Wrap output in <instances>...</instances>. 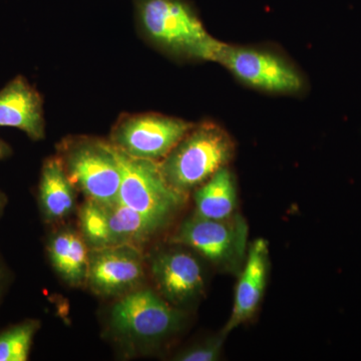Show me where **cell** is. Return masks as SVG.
<instances>
[{
  "label": "cell",
  "instance_id": "20",
  "mask_svg": "<svg viewBox=\"0 0 361 361\" xmlns=\"http://www.w3.org/2000/svg\"><path fill=\"white\" fill-rule=\"evenodd\" d=\"M11 149L6 142L0 139V160L6 159L7 157L11 156Z\"/></svg>",
  "mask_w": 361,
  "mask_h": 361
},
{
  "label": "cell",
  "instance_id": "1",
  "mask_svg": "<svg viewBox=\"0 0 361 361\" xmlns=\"http://www.w3.org/2000/svg\"><path fill=\"white\" fill-rule=\"evenodd\" d=\"M137 23L149 42L178 59L214 61L224 42L214 39L188 0H134Z\"/></svg>",
  "mask_w": 361,
  "mask_h": 361
},
{
  "label": "cell",
  "instance_id": "9",
  "mask_svg": "<svg viewBox=\"0 0 361 361\" xmlns=\"http://www.w3.org/2000/svg\"><path fill=\"white\" fill-rule=\"evenodd\" d=\"M144 278V262L137 247L90 249L87 284L97 295H125L137 289Z\"/></svg>",
  "mask_w": 361,
  "mask_h": 361
},
{
  "label": "cell",
  "instance_id": "16",
  "mask_svg": "<svg viewBox=\"0 0 361 361\" xmlns=\"http://www.w3.org/2000/svg\"><path fill=\"white\" fill-rule=\"evenodd\" d=\"M196 215L222 220L234 215L237 206L234 176L227 167L221 168L195 193Z\"/></svg>",
  "mask_w": 361,
  "mask_h": 361
},
{
  "label": "cell",
  "instance_id": "2",
  "mask_svg": "<svg viewBox=\"0 0 361 361\" xmlns=\"http://www.w3.org/2000/svg\"><path fill=\"white\" fill-rule=\"evenodd\" d=\"M231 135L214 122L195 125L160 161L164 177L176 191L187 195L207 182L234 156Z\"/></svg>",
  "mask_w": 361,
  "mask_h": 361
},
{
  "label": "cell",
  "instance_id": "4",
  "mask_svg": "<svg viewBox=\"0 0 361 361\" xmlns=\"http://www.w3.org/2000/svg\"><path fill=\"white\" fill-rule=\"evenodd\" d=\"M61 159L71 184L87 200L99 203L118 201L122 168L118 151L111 142L75 140L66 147Z\"/></svg>",
  "mask_w": 361,
  "mask_h": 361
},
{
  "label": "cell",
  "instance_id": "12",
  "mask_svg": "<svg viewBox=\"0 0 361 361\" xmlns=\"http://www.w3.org/2000/svg\"><path fill=\"white\" fill-rule=\"evenodd\" d=\"M0 127L20 129L35 141L44 137L42 97L21 75L0 90Z\"/></svg>",
  "mask_w": 361,
  "mask_h": 361
},
{
  "label": "cell",
  "instance_id": "19",
  "mask_svg": "<svg viewBox=\"0 0 361 361\" xmlns=\"http://www.w3.org/2000/svg\"><path fill=\"white\" fill-rule=\"evenodd\" d=\"M226 334L220 332L219 336L209 338L190 348L185 349L174 360L178 361H215L219 360L222 353Z\"/></svg>",
  "mask_w": 361,
  "mask_h": 361
},
{
  "label": "cell",
  "instance_id": "13",
  "mask_svg": "<svg viewBox=\"0 0 361 361\" xmlns=\"http://www.w3.org/2000/svg\"><path fill=\"white\" fill-rule=\"evenodd\" d=\"M75 189L61 159H47L42 166L39 182L40 209L45 219L59 222L73 213L75 207Z\"/></svg>",
  "mask_w": 361,
  "mask_h": 361
},
{
  "label": "cell",
  "instance_id": "10",
  "mask_svg": "<svg viewBox=\"0 0 361 361\" xmlns=\"http://www.w3.org/2000/svg\"><path fill=\"white\" fill-rule=\"evenodd\" d=\"M151 272L161 296L174 306L191 302L203 293V268L188 252H160L151 261Z\"/></svg>",
  "mask_w": 361,
  "mask_h": 361
},
{
  "label": "cell",
  "instance_id": "21",
  "mask_svg": "<svg viewBox=\"0 0 361 361\" xmlns=\"http://www.w3.org/2000/svg\"><path fill=\"white\" fill-rule=\"evenodd\" d=\"M1 280H2L1 271H0V286H1Z\"/></svg>",
  "mask_w": 361,
  "mask_h": 361
},
{
  "label": "cell",
  "instance_id": "3",
  "mask_svg": "<svg viewBox=\"0 0 361 361\" xmlns=\"http://www.w3.org/2000/svg\"><path fill=\"white\" fill-rule=\"evenodd\" d=\"M216 63L252 89L278 94H298L305 78L295 63L272 49L223 44Z\"/></svg>",
  "mask_w": 361,
  "mask_h": 361
},
{
  "label": "cell",
  "instance_id": "17",
  "mask_svg": "<svg viewBox=\"0 0 361 361\" xmlns=\"http://www.w3.org/2000/svg\"><path fill=\"white\" fill-rule=\"evenodd\" d=\"M80 226L90 249L111 247L104 203L85 201L80 210Z\"/></svg>",
  "mask_w": 361,
  "mask_h": 361
},
{
  "label": "cell",
  "instance_id": "5",
  "mask_svg": "<svg viewBox=\"0 0 361 361\" xmlns=\"http://www.w3.org/2000/svg\"><path fill=\"white\" fill-rule=\"evenodd\" d=\"M182 313L151 289H135L111 310L110 326L116 336L133 343H152L177 331Z\"/></svg>",
  "mask_w": 361,
  "mask_h": 361
},
{
  "label": "cell",
  "instance_id": "15",
  "mask_svg": "<svg viewBox=\"0 0 361 361\" xmlns=\"http://www.w3.org/2000/svg\"><path fill=\"white\" fill-rule=\"evenodd\" d=\"M111 245L135 246L144 243L163 227L159 221L137 212L121 202L104 203Z\"/></svg>",
  "mask_w": 361,
  "mask_h": 361
},
{
  "label": "cell",
  "instance_id": "7",
  "mask_svg": "<svg viewBox=\"0 0 361 361\" xmlns=\"http://www.w3.org/2000/svg\"><path fill=\"white\" fill-rule=\"evenodd\" d=\"M248 234V225L239 214L222 220L195 214L182 223L172 240L198 252L214 265L234 271L245 262Z\"/></svg>",
  "mask_w": 361,
  "mask_h": 361
},
{
  "label": "cell",
  "instance_id": "11",
  "mask_svg": "<svg viewBox=\"0 0 361 361\" xmlns=\"http://www.w3.org/2000/svg\"><path fill=\"white\" fill-rule=\"evenodd\" d=\"M268 270L269 246L264 239L255 240L247 250L245 262L235 291L232 313L221 331L226 336L251 319L258 310L264 295Z\"/></svg>",
  "mask_w": 361,
  "mask_h": 361
},
{
  "label": "cell",
  "instance_id": "18",
  "mask_svg": "<svg viewBox=\"0 0 361 361\" xmlns=\"http://www.w3.org/2000/svg\"><path fill=\"white\" fill-rule=\"evenodd\" d=\"M39 329L37 320H26L2 332L0 334V361L27 360L33 337Z\"/></svg>",
  "mask_w": 361,
  "mask_h": 361
},
{
  "label": "cell",
  "instance_id": "6",
  "mask_svg": "<svg viewBox=\"0 0 361 361\" xmlns=\"http://www.w3.org/2000/svg\"><path fill=\"white\" fill-rule=\"evenodd\" d=\"M116 151L122 168L118 201L165 225L185 203L186 195L168 184L160 161L134 158L121 149Z\"/></svg>",
  "mask_w": 361,
  "mask_h": 361
},
{
  "label": "cell",
  "instance_id": "8",
  "mask_svg": "<svg viewBox=\"0 0 361 361\" xmlns=\"http://www.w3.org/2000/svg\"><path fill=\"white\" fill-rule=\"evenodd\" d=\"M194 126L187 121L159 114L127 116L111 133V144L134 158L159 161Z\"/></svg>",
  "mask_w": 361,
  "mask_h": 361
},
{
  "label": "cell",
  "instance_id": "22",
  "mask_svg": "<svg viewBox=\"0 0 361 361\" xmlns=\"http://www.w3.org/2000/svg\"><path fill=\"white\" fill-rule=\"evenodd\" d=\"M0 208H1V200H0Z\"/></svg>",
  "mask_w": 361,
  "mask_h": 361
},
{
  "label": "cell",
  "instance_id": "14",
  "mask_svg": "<svg viewBox=\"0 0 361 361\" xmlns=\"http://www.w3.org/2000/svg\"><path fill=\"white\" fill-rule=\"evenodd\" d=\"M49 256L54 270L71 286L87 283L90 249L82 234L61 230L49 240Z\"/></svg>",
  "mask_w": 361,
  "mask_h": 361
}]
</instances>
